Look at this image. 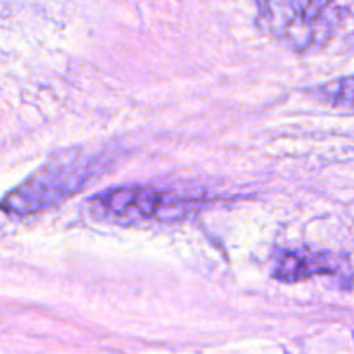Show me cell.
<instances>
[{"label": "cell", "instance_id": "6da1fadb", "mask_svg": "<svg viewBox=\"0 0 354 354\" xmlns=\"http://www.w3.org/2000/svg\"><path fill=\"white\" fill-rule=\"evenodd\" d=\"M93 211L118 221H171L180 220L196 206V201L171 190L149 187H118L90 201Z\"/></svg>", "mask_w": 354, "mask_h": 354}, {"label": "cell", "instance_id": "5b68a950", "mask_svg": "<svg viewBox=\"0 0 354 354\" xmlns=\"http://www.w3.org/2000/svg\"><path fill=\"white\" fill-rule=\"evenodd\" d=\"M320 95L335 104L354 106V76L335 80L320 88Z\"/></svg>", "mask_w": 354, "mask_h": 354}, {"label": "cell", "instance_id": "3957f363", "mask_svg": "<svg viewBox=\"0 0 354 354\" xmlns=\"http://www.w3.org/2000/svg\"><path fill=\"white\" fill-rule=\"evenodd\" d=\"M330 0H259V9L273 31L292 35L294 28L317 23Z\"/></svg>", "mask_w": 354, "mask_h": 354}, {"label": "cell", "instance_id": "277c9868", "mask_svg": "<svg viewBox=\"0 0 354 354\" xmlns=\"http://www.w3.org/2000/svg\"><path fill=\"white\" fill-rule=\"evenodd\" d=\"M337 270L334 258L330 254H318L310 251H287L277 259L275 275L277 280L287 283H296L308 280L315 275H327Z\"/></svg>", "mask_w": 354, "mask_h": 354}, {"label": "cell", "instance_id": "7a4b0ae2", "mask_svg": "<svg viewBox=\"0 0 354 354\" xmlns=\"http://www.w3.org/2000/svg\"><path fill=\"white\" fill-rule=\"evenodd\" d=\"M82 171L69 166H48L3 201V207L17 214L38 213L68 197L82 185Z\"/></svg>", "mask_w": 354, "mask_h": 354}]
</instances>
